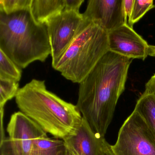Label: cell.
Returning <instances> with one entry per match:
<instances>
[{
	"mask_svg": "<svg viewBox=\"0 0 155 155\" xmlns=\"http://www.w3.org/2000/svg\"><path fill=\"white\" fill-rule=\"evenodd\" d=\"M7 130L8 137L0 142V155H31L35 140L47 134L21 111L12 115Z\"/></svg>",
	"mask_w": 155,
	"mask_h": 155,
	"instance_id": "6",
	"label": "cell"
},
{
	"mask_svg": "<svg viewBox=\"0 0 155 155\" xmlns=\"http://www.w3.org/2000/svg\"><path fill=\"white\" fill-rule=\"evenodd\" d=\"M132 60L108 51L79 84L76 106L92 130L102 137L125 90Z\"/></svg>",
	"mask_w": 155,
	"mask_h": 155,
	"instance_id": "1",
	"label": "cell"
},
{
	"mask_svg": "<svg viewBox=\"0 0 155 155\" xmlns=\"http://www.w3.org/2000/svg\"><path fill=\"white\" fill-rule=\"evenodd\" d=\"M15 100L20 111L55 138H67L82 120L77 106L48 90L44 80L32 79L20 88Z\"/></svg>",
	"mask_w": 155,
	"mask_h": 155,
	"instance_id": "2",
	"label": "cell"
},
{
	"mask_svg": "<svg viewBox=\"0 0 155 155\" xmlns=\"http://www.w3.org/2000/svg\"><path fill=\"white\" fill-rule=\"evenodd\" d=\"M68 148V155H78L73 148L67 145Z\"/></svg>",
	"mask_w": 155,
	"mask_h": 155,
	"instance_id": "22",
	"label": "cell"
},
{
	"mask_svg": "<svg viewBox=\"0 0 155 155\" xmlns=\"http://www.w3.org/2000/svg\"><path fill=\"white\" fill-rule=\"evenodd\" d=\"M108 33L109 51L129 58L144 60L149 45L127 24Z\"/></svg>",
	"mask_w": 155,
	"mask_h": 155,
	"instance_id": "9",
	"label": "cell"
},
{
	"mask_svg": "<svg viewBox=\"0 0 155 155\" xmlns=\"http://www.w3.org/2000/svg\"><path fill=\"white\" fill-rule=\"evenodd\" d=\"M134 0H124V10L127 19L130 18L133 9Z\"/></svg>",
	"mask_w": 155,
	"mask_h": 155,
	"instance_id": "19",
	"label": "cell"
},
{
	"mask_svg": "<svg viewBox=\"0 0 155 155\" xmlns=\"http://www.w3.org/2000/svg\"><path fill=\"white\" fill-rule=\"evenodd\" d=\"M22 75L21 68L12 61L5 52L0 49V77L20 81Z\"/></svg>",
	"mask_w": 155,
	"mask_h": 155,
	"instance_id": "14",
	"label": "cell"
},
{
	"mask_svg": "<svg viewBox=\"0 0 155 155\" xmlns=\"http://www.w3.org/2000/svg\"><path fill=\"white\" fill-rule=\"evenodd\" d=\"M31 0H0V13L10 15L30 9Z\"/></svg>",
	"mask_w": 155,
	"mask_h": 155,
	"instance_id": "16",
	"label": "cell"
},
{
	"mask_svg": "<svg viewBox=\"0 0 155 155\" xmlns=\"http://www.w3.org/2000/svg\"><path fill=\"white\" fill-rule=\"evenodd\" d=\"M100 155H115L111 149V145L107 141H105L102 147Z\"/></svg>",
	"mask_w": 155,
	"mask_h": 155,
	"instance_id": "20",
	"label": "cell"
},
{
	"mask_svg": "<svg viewBox=\"0 0 155 155\" xmlns=\"http://www.w3.org/2000/svg\"><path fill=\"white\" fill-rule=\"evenodd\" d=\"M19 89L18 81L0 77V109H4L6 103L16 97Z\"/></svg>",
	"mask_w": 155,
	"mask_h": 155,
	"instance_id": "15",
	"label": "cell"
},
{
	"mask_svg": "<svg viewBox=\"0 0 155 155\" xmlns=\"http://www.w3.org/2000/svg\"><path fill=\"white\" fill-rule=\"evenodd\" d=\"M145 93L155 96V74L152 76L145 86Z\"/></svg>",
	"mask_w": 155,
	"mask_h": 155,
	"instance_id": "18",
	"label": "cell"
},
{
	"mask_svg": "<svg viewBox=\"0 0 155 155\" xmlns=\"http://www.w3.org/2000/svg\"><path fill=\"white\" fill-rule=\"evenodd\" d=\"M111 147L115 155H155V137L144 119L134 110Z\"/></svg>",
	"mask_w": 155,
	"mask_h": 155,
	"instance_id": "5",
	"label": "cell"
},
{
	"mask_svg": "<svg viewBox=\"0 0 155 155\" xmlns=\"http://www.w3.org/2000/svg\"><path fill=\"white\" fill-rule=\"evenodd\" d=\"M154 8L155 5L153 0H134L132 13L128 21L129 26L133 28L134 24L137 22L149 11Z\"/></svg>",
	"mask_w": 155,
	"mask_h": 155,
	"instance_id": "17",
	"label": "cell"
},
{
	"mask_svg": "<svg viewBox=\"0 0 155 155\" xmlns=\"http://www.w3.org/2000/svg\"><path fill=\"white\" fill-rule=\"evenodd\" d=\"M82 15L107 32L127 24L124 0H89Z\"/></svg>",
	"mask_w": 155,
	"mask_h": 155,
	"instance_id": "8",
	"label": "cell"
},
{
	"mask_svg": "<svg viewBox=\"0 0 155 155\" xmlns=\"http://www.w3.org/2000/svg\"><path fill=\"white\" fill-rule=\"evenodd\" d=\"M149 56L155 57V46H149L148 48Z\"/></svg>",
	"mask_w": 155,
	"mask_h": 155,
	"instance_id": "21",
	"label": "cell"
},
{
	"mask_svg": "<svg viewBox=\"0 0 155 155\" xmlns=\"http://www.w3.org/2000/svg\"><path fill=\"white\" fill-rule=\"evenodd\" d=\"M86 21L80 12L67 10L46 23L54 67Z\"/></svg>",
	"mask_w": 155,
	"mask_h": 155,
	"instance_id": "7",
	"label": "cell"
},
{
	"mask_svg": "<svg viewBox=\"0 0 155 155\" xmlns=\"http://www.w3.org/2000/svg\"><path fill=\"white\" fill-rule=\"evenodd\" d=\"M0 49L21 69L37 61L44 62L51 55L46 24L36 22L30 9L0 13Z\"/></svg>",
	"mask_w": 155,
	"mask_h": 155,
	"instance_id": "3",
	"label": "cell"
},
{
	"mask_svg": "<svg viewBox=\"0 0 155 155\" xmlns=\"http://www.w3.org/2000/svg\"><path fill=\"white\" fill-rule=\"evenodd\" d=\"M78 6L76 0H31L30 9L36 22L46 24L64 11L75 10Z\"/></svg>",
	"mask_w": 155,
	"mask_h": 155,
	"instance_id": "11",
	"label": "cell"
},
{
	"mask_svg": "<svg viewBox=\"0 0 155 155\" xmlns=\"http://www.w3.org/2000/svg\"><path fill=\"white\" fill-rule=\"evenodd\" d=\"M85 20L79 33L53 68L68 80L79 84L109 51L107 32Z\"/></svg>",
	"mask_w": 155,
	"mask_h": 155,
	"instance_id": "4",
	"label": "cell"
},
{
	"mask_svg": "<svg viewBox=\"0 0 155 155\" xmlns=\"http://www.w3.org/2000/svg\"><path fill=\"white\" fill-rule=\"evenodd\" d=\"M64 140L78 155H100L102 147L106 141L105 137L92 130L83 117L74 133Z\"/></svg>",
	"mask_w": 155,
	"mask_h": 155,
	"instance_id": "10",
	"label": "cell"
},
{
	"mask_svg": "<svg viewBox=\"0 0 155 155\" xmlns=\"http://www.w3.org/2000/svg\"><path fill=\"white\" fill-rule=\"evenodd\" d=\"M31 155H68V148L63 140L46 134L35 140Z\"/></svg>",
	"mask_w": 155,
	"mask_h": 155,
	"instance_id": "12",
	"label": "cell"
},
{
	"mask_svg": "<svg viewBox=\"0 0 155 155\" xmlns=\"http://www.w3.org/2000/svg\"><path fill=\"white\" fill-rule=\"evenodd\" d=\"M134 110L144 119L155 137V96L143 93L137 101Z\"/></svg>",
	"mask_w": 155,
	"mask_h": 155,
	"instance_id": "13",
	"label": "cell"
}]
</instances>
